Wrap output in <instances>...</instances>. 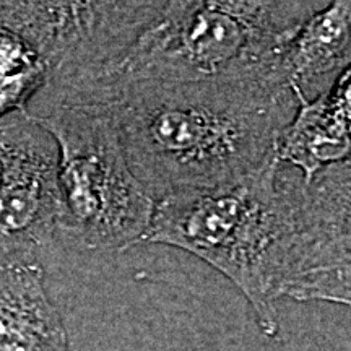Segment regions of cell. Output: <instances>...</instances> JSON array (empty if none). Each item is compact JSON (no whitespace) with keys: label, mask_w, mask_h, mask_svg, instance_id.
Instances as JSON below:
<instances>
[{"label":"cell","mask_w":351,"mask_h":351,"mask_svg":"<svg viewBox=\"0 0 351 351\" xmlns=\"http://www.w3.org/2000/svg\"><path fill=\"white\" fill-rule=\"evenodd\" d=\"M351 166L335 163L311 181L275 158L226 186L155 204L142 243L178 247L225 275L278 333L276 302L351 301Z\"/></svg>","instance_id":"6da1fadb"},{"label":"cell","mask_w":351,"mask_h":351,"mask_svg":"<svg viewBox=\"0 0 351 351\" xmlns=\"http://www.w3.org/2000/svg\"><path fill=\"white\" fill-rule=\"evenodd\" d=\"M326 2L125 0L78 2L77 28L47 73L38 111L109 106L140 85L271 80L280 56ZM287 86V85H285Z\"/></svg>","instance_id":"7a4b0ae2"},{"label":"cell","mask_w":351,"mask_h":351,"mask_svg":"<svg viewBox=\"0 0 351 351\" xmlns=\"http://www.w3.org/2000/svg\"><path fill=\"white\" fill-rule=\"evenodd\" d=\"M109 108L132 173L158 202L262 169L298 103L278 82L219 78L140 85Z\"/></svg>","instance_id":"3957f363"},{"label":"cell","mask_w":351,"mask_h":351,"mask_svg":"<svg viewBox=\"0 0 351 351\" xmlns=\"http://www.w3.org/2000/svg\"><path fill=\"white\" fill-rule=\"evenodd\" d=\"M29 117L59 153L60 231L98 251L142 244L156 202L127 163L111 108L54 106Z\"/></svg>","instance_id":"277c9868"},{"label":"cell","mask_w":351,"mask_h":351,"mask_svg":"<svg viewBox=\"0 0 351 351\" xmlns=\"http://www.w3.org/2000/svg\"><path fill=\"white\" fill-rule=\"evenodd\" d=\"M56 142L28 114L0 119V269L38 261L60 231Z\"/></svg>","instance_id":"5b68a950"},{"label":"cell","mask_w":351,"mask_h":351,"mask_svg":"<svg viewBox=\"0 0 351 351\" xmlns=\"http://www.w3.org/2000/svg\"><path fill=\"white\" fill-rule=\"evenodd\" d=\"M351 62V3L326 2L289 39L278 70L295 98L313 101L328 93Z\"/></svg>","instance_id":"8992f818"},{"label":"cell","mask_w":351,"mask_h":351,"mask_svg":"<svg viewBox=\"0 0 351 351\" xmlns=\"http://www.w3.org/2000/svg\"><path fill=\"white\" fill-rule=\"evenodd\" d=\"M351 72L345 70L328 93L313 101L296 98L295 116L280 134L275 160L311 181L319 171L350 161Z\"/></svg>","instance_id":"52a82bcc"},{"label":"cell","mask_w":351,"mask_h":351,"mask_svg":"<svg viewBox=\"0 0 351 351\" xmlns=\"http://www.w3.org/2000/svg\"><path fill=\"white\" fill-rule=\"evenodd\" d=\"M0 351H69V337L44 287L39 261L0 269Z\"/></svg>","instance_id":"ba28073f"},{"label":"cell","mask_w":351,"mask_h":351,"mask_svg":"<svg viewBox=\"0 0 351 351\" xmlns=\"http://www.w3.org/2000/svg\"><path fill=\"white\" fill-rule=\"evenodd\" d=\"M46 80L47 67L41 56L20 34L0 25V119L26 114Z\"/></svg>","instance_id":"9c48e42d"}]
</instances>
